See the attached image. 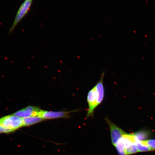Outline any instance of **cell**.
Here are the masks:
<instances>
[{
    "label": "cell",
    "instance_id": "cell-1",
    "mask_svg": "<svg viewBox=\"0 0 155 155\" xmlns=\"http://www.w3.org/2000/svg\"><path fill=\"white\" fill-rule=\"evenodd\" d=\"M33 0H25L17 11L13 24L9 29V34L12 33L17 25L28 14L30 9Z\"/></svg>",
    "mask_w": 155,
    "mask_h": 155
},
{
    "label": "cell",
    "instance_id": "cell-2",
    "mask_svg": "<svg viewBox=\"0 0 155 155\" xmlns=\"http://www.w3.org/2000/svg\"><path fill=\"white\" fill-rule=\"evenodd\" d=\"M0 125L13 131L24 126L22 118L9 115L0 119Z\"/></svg>",
    "mask_w": 155,
    "mask_h": 155
},
{
    "label": "cell",
    "instance_id": "cell-3",
    "mask_svg": "<svg viewBox=\"0 0 155 155\" xmlns=\"http://www.w3.org/2000/svg\"><path fill=\"white\" fill-rule=\"evenodd\" d=\"M105 120L110 128L112 144L115 147L118 141L126 133L107 117L105 118Z\"/></svg>",
    "mask_w": 155,
    "mask_h": 155
},
{
    "label": "cell",
    "instance_id": "cell-4",
    "mask_svg": "<svg viewBox=\"0 0 155 155\" xmlns=\"http://www.w3.org/2000/svg\"><path fill=\"white\" fill-rule=\"evenodd\" d=\"M78 111V110H73L70 111H45L41 110L38 114V116L44 119H58L60 118H69L71 112Z\"/></svg>",
    "mask_w": 155,
    "mask_h": 155
},
{
    "label": "cell",
    "instance_id": "cell-5",
    "mask_svg": "<svg viewBox=\"0 0 155 155\" xmlns=\"http://www.w3.org/2000/svg\"><path fill=\"white\" fill-rule=\"evenodd\" d=\"M97 94L95 86L88 93L87 96V101L88 105L87 117H91L93 115L95 109L97 107Z\"/></svg>",
    "mask_w": 155,
    "mask_h": 155
},
{
    "label": "cell",
    "instance_id": "cell-6",
    "mask_svg": "<svg viewBox=\"0 0 155 155\" xmlns=\"http://www.w3.org/2000/svg\"><path fill=\"white\" fill-rule=\"evenodd\" d=\"M41 110L34 106H29L15 112L14 115L19 117L25 118L31 116H38Z\"/></svg>",
    "mask_w": 155,
    "mask_h": 155
},
{
    "label": "cell",
    "instance_id": "cell-7",
    "mask_svg": "<svg viewBox=\"0 0 155 155\" xmlns=\"http://www.w3.org/2000/svg\"><path fill=\"white\" fill-rule=\"evenodd\" d=\"M104 73H103L101 77L95 86L97 94V107L103 101L104 96V89L103 83Z\"/></svg>",
    "mask_w": 155,
    "mask_h": 155
},
{
    "label": "cell",
    "instance_id": "cell-8",
    "mask_svg": "<svg viewBox=\"0 0 155 155\" xmlns=\"http://www.w3.org/2000/svg\"><path fill=\"white\" fill-rule=\"evenodd\" d=\"M23 125L24 126H28L39 123L43 119L38 116H31V117L23 118Z\"/></svg>",
    "mask_w": 155,
    "mask_h": 155
},
{
    "label": "cell",
    "instance_id": "cell-9",
    "mask_svg": "<svg viewBox=\"0 0 155 155\" xmlns=\"http://www.w3.org/2000/svg\"><path fill=\"white\" fill-rule=\"evenodd\" d=\"M137 141H141L146 140L148 138L149 134L147 131H140L134 134Z\"/></svg>",
    "mask_w": 155,
    "mask_h": 155
},
{
    "label": "cell",
    "instance_id": "cell-10",
    "mask_svg": "<svg viewBox=\"0 0 155 155\" xmlns=\"http://www.w3.org/2000/svg\"><path fill=\"white\" fill-rule=\"evenodd\" d=\"M135 144L138 152H146L152 151L149 147L143 144L140 141H137Z\"/></svg>",
    "mask_w": 155,
    "mask_h": 155
},
{
    "label": "cell",
    "instance_id": "cell-11",
    "mask_svg": "<svg viewBox=\"0 0 155 155\" xmlns=\"http://www.w3.org/2000/svg\"><path fill=\"white\" fill-rule=\"evenodd\" d=\"M125 152L127 155L133 154L138 152L136 144H131L125 147Z\"/></svg>",
    "mask_w": 155,
    "mask_h": 155
},
{
    "label": "cell",
    "instance_id": "cell-12",
    "mask_svg": "<svg viewBox=\"0 0 155 155\" xmlns=\"http://www.w3.org/2000/svg\"><path fill=\"white\" fill-rule=\"evenodd\" d=\"M140 141L143 144L149 147L152 151H155V140L154 139H150Z\"/></svg>",
    "mask_w": 155,
    "mask_h": 155
},
{
    "label": "cell",
    "instance_id": "cell-13",
    "mask_svg": "<svg viewBox=\"0 0 155 155\" xmlns=\"http://www.w3.org/2000/svg\"><path fill=\"white\" fill-rule=\"evenodd\" d=\"M12 130L3 127V126L0 125V133H9L12 132Z\"/></svg>",
    "mask_w": 155,
    "mask_h": 155
},
{
    "label": "cell",
    "instance_id": "cell-14",
    "mask_svg": "<svg viewBox=\"0 0 155 155\" xmlns=\"http://www.w3.org/2000/svg\"><path fill=\"white\" fill-rule=\"evenodd\" d=\"M117 150L119 155H127L126 153L125 149H117Z\"/></svg>",
    "mask_w": 155,
    "mask_h": 155
}]
</instances>
